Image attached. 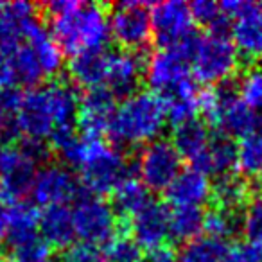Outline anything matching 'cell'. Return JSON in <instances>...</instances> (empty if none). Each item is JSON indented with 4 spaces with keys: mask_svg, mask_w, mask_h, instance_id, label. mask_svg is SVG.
<instances>
[{
    "mask_svg": "<svg viewBox=\"0 0 262 262\" xmlns=\"http://www.w3.org/2000/svg\"><path fill=\"white\" fill-rule=\"evenodd\" d=\"M79 113V95L69 83H49L29 88L13 119V133L24 139H51L58 129L72 127Z\"/></svg>",
    "mask_w": 262,
    "mask_h": 262,
    "instance_id": "obj_1",
    "label": "cell"
},
{
    "mask_svg": "<svg viewBox=\"0 0 262 262\" xmlns=\"http://www.w3.org/2000/svg\"><path fill=\"white\" fill-rule=\"evenodd\" d=\"M165 124L164 101L153 92H135L115 106L106 133L117 146H147L160 139Z\"/></svg>",
    "mask_w": 262,
    "mask_h": 262,
    "instance_id": "obj_2",
    "label": "cell"
},
{
    "mask_svg": "<svg viewBox=\"0 0 262 262\" xmlns=\"http://www.w3.org/2000/svg\"><path fill=\"white\" fill-rule=\"evenodd\" d=\"M52 29L63 52L72 56L88 51H104L112 38L110 15L101 4L72 2L65 13L52 16Z\"/></svg>",
    "mask_w": 262,
    "mask_h": 262,
    "instance_id": "obj_3",
    "label": "cell"
},
{
    "mask_svg": "<svg viewBox=\"0 0 262 262\" xmlns=\"http://www.w3.org/2000/svg\"><path fill=\"white\" fill-rule=\"evenodd\" d=\"M72 167L81 172V182L94 196L113 192L129 178V164L124 155L101 137H81V147Z\"/></svg>",
    "mask_w": 262,
    "mask_h": 262,
    "instance_id": "obj_4",
    "label": "cell"
},
{
    "mask_svg": "<svg viewBox=\"0 0 262 262\" xmlns=\"http://www.w3.org/2000/svg\"><path fill=\"white\" fill-rule=\"evenodd\" d=\"M198 106L200 112L226 137L237 135L243 139L257 127L262 119V115L255 113L241 101L237 88L228 81L210 90L200 92Z\"/></svg>",
    "mask_w": 262,
    "mask_h": 262,
    "instance_id": "obj_5",
    "label": "cell"
},
{
    "mask_svg": "<svg viewBox=\"0 0 262 262\" xmlns=\"http://www.w3.org/2000/svg\"><path fill=\"white\" fill-rule=\"evenodd\" d=\"M192 72L203 83H226L239 69V51L226 33L198 36L189 58Z\"/></svg>",
    "mask_w": 262,
    "mask_h": 262,
    "instance_id": "obj_6",
    "label": "cell"
},
{
    "mask_svg": "<svg viewBox=\"0 0 262 262\" xmlns=\"http://www.w3.org/2000/svg\"><path fill=\"white\" fill-rule=\"evenodd\" d=\"M72 221L76 237L86 246L95 248L115 239L117 212L113 205L99 196H81L72 208Z\"/></svg>",
    "mask_w": 262,
    "mask_h": 262,
    "instance_id": "obj_7",
    "label": "cell"
},
{
    "mask_svg": "<svg viewBox=\"0 0 262 262\" xmlns=\"http://www.w3.org/2000/svg\"><path fill=\"white\" fill-rule=\"evenodd\" d=\"M153 34L164 49H180L189 56L196 33L189 4L182 0H165L151 8Z\"/></svg>",
    "mask_w": 262,
    "mask_h": 262,
    "instance_id": "obj_8",
    "label": "cell"
},
{
    "mask_svg": "<svg viewBox=\"0 0 262 262\" xmlns=\"http://www.w3.org/2000/svg\"><path fill=\"white\" fill-rule=\"evenodd\" d=\"M110 31L124 51H140L153 38L151 9L142 2H119L110 15Z\"/></svg>",
    "mask_w": 262,
    "mask_h": 262,
    "instance_id": "obj_9",
    "label": "cell"
},
{
    "mask_svg": "<svg viewBox=\"0 0 262 262\" xmlns=\"http://www.w3.org/2000/svg\"><path fill=\"white\" fill-rule=\"evenodd\" d=\"M182 155L171 140L158 139L144 146L139 157L140 182L147 190H167L174 182L176 176L182 172Z\"/></svg>",
    "mask_w": 262,
    "mask_h": 262,
    "instance_id": "obj_10",
    "label": "cell"
},
{
    "mask_svg": "<svg viewBox=\"0 0 262 262\" xmlns=\"http://www.w3.org/2000/svg\"><path fill=\"white\" fill-rule=\"evenodd\" d=\"M38 164L20 146H0V196L9 203H18L36 178Z\"/></svg>",
    "mask_w": 262,
    "mask_h": 262,
    "instance_id": "obj_11",
    "label": "cell"
},
{
    "mask_svg": "<svg viewBox=\"0 0 262 262\" xmlns=\"http://www.w3.org/2000/svg\"><path fill=\"white\" fill-rule=\"evenodd\" d=\"M77 180L65 165L49 164L36 172L31 196L34 203L43 208L65 207V203L77 196Z\"/></svg>",
    "mask_w": 262,
    "mask_h": 262,
    "instance_id": "obj_12",
    "label": "cell"
},
{
    "mask_svg": "<svg viewBox=\"0 0 262 262\" xmlns=\"http://www.w3.org/2000/svg\"><path fill=\"white\" fill-rule=\"evenodd\" d=\"M36 6L29 2H2L0 4V52L9 54L26 43L34 29L40 26Z\"/></svg>",
    "mask_w": 262,
    "mask_h": 262,
    "instance_id": "obj_13",
    "label": "cell"
},
{
    "mask_svg": "<svg viewBox=\"0 0 262 262\" xmlns=\"http://www.w3.org/2000/svg\"><path fill=\"white\" fill-rule=\"evenodd\" d=\"M169 208L160 201H153L129 217V232L137 246L153 248L165 244L169 237Z\"/></svg>",
    "mask_w": 262,
    "mask_h": 262,
    "instance_id": "obj_14",
    "label": "cell"
},
{
    "mask_svg": "<svg viewBox=\"0 0 262 262\" xmlns=\"http://www.w3.org/2000/svg\"><path fill=\"white\" fill-rule=\"evenodd\" d=\"M146 70V61L140 58L139 52L119 51L108 54V69H106V88L113 95L135 94L140 79Z\"/></svg>",
    "mask_w": 262,
    "mask_h": 262,
    "instance_id": "obj_15",
    "label": "cell"
},
{
    "mask_svg": "<svg viewBox=\"0 0 262 262\" xmlns=\"http://www.w3.org/2000/svg\"><path fill=\"white\" fill-rule=\"evenodd\" d=\"M115 112V95L106 86L92 88L79 101L77 122L84 137H101L108 129L110 119Z\"/></svg>",
    "mask_w": 262,
    "mask_h": 262,
    "instance_id": "obj_16",
    "label": "cell"
},
{
    "mask_svg": "<svg viewBox=\"0 0 262 262\" xmlns=\"http://www.w3.org/2000/svg\"><path fill=\"white\" fill-rule=\"evenodd\" d=\"M232 41L244 56H262V4L244 2L233 16Z\"/></svg>",
    "mask_w": 262,
    "mask_h": 262,
    "instance_id": "obj_17",
    "label": "cell"
},
{
    "mask_svg": "<svg viewBox=\"0 0 262 262\" xmlns=\"http://www.w3.org/2000/svg\"><path fill=\"white\" fill-rule=\"evenodd\" d=\"M165 192L172 208H201V205L210 200L212 185L208 182V176L201 174L196 169H187L176 176Z\"/></svg>",
    "mask_w": 262,
    "mask_h": 262,
    "instance_id": "obj_18",
    "label": "cell"
},
{
    "mask_svg": "<svg viewBox=\"0 0 262 262\" xmlns=\"http://www.w3.org/2000/svg\"><path fill=\"white\" fill-rule=\"evenodd\" d=\"M192 169L205 176H228L233 167H237V144L226 135H215L198 158H194Z\"/></svg>",
    "mask_w": 262,
    "mask_h": 262,
    "instance_id": "obj_19",
    "label": "cell"
},
{
    "mask_svg": "<svg viewBox=\"0 0 262 262\" xmlns=\"http://www.w3.org/2000/svg\"><path fill=\"white\" fill-rule=\"evenodd\" d=\"M108 54L104 51H88L72 56L69 63V74L79 86L88 90L99 88L106 81V69H108Z\"/></svg>",
    "mask_w": 262,
    "mask_h": 262,
    "instance_id": "obj_20",
    "label": "cell"
},
{
    "mask_svg": "<svg viewBox=\"0 0 262 262\" xmlns=\"http://www.w3.org/2000/svg\"><path fill=\"white\" fill-rule=\"evenodd\" d=\"M40 235L52 248H67L76 239L72 210L67 207H49L40 214Z\"/></svg>",
    "mask_w": 262,
    "mask_h": 262,
    "instance_id": "obj_21",
    "label": "cell"
},
{
    "mask_svg": "<svg viewBox=\"0 0 262 262\" xmlns=\"http://www.w3.org/2000/svg\"><path fill=\"white\" fill-rule=\"evenodd\" d=\"M34 235H40V212L27 201L13 203L8 208V244L13 248Z\"/></svg>",
    "mask_w": 262,
    "mask_h": 262,
    "instance_id": "obj_22",
    "label": "cell"
},
{
    "mask_svg": "<svg viewBox=\"0 0 262 262\" xmlns=\"http://www.w3.org/2000/svg\"><path fill=\"white\" fill-rule=\"evenodd\" d=\"M210 139L212 135L207 124H203L198 119H192L176 126L171 142L174 144V147L182 155V158H189L192 162L194 158H198L203 153V149L208 146Z\"/></svg>",
    "mask_w": 262,
    "mask_h": 262,
    "instance_id": "obj_23",
    "label": "cell"
},
{
    "mask_svg": "<svg viewBox=\"0 0 262 262\" xmlns=\"http://www.w3.org/2000/svg\"><path fill=\"white\" fill-rule=\"evenodd\" d=\"M26 43L31 45L33 51L36 52L38 59H40L41 67H43L45 76H54V74H58L61 70L63 51L58 45V41H56V38L41 24L31 33Z\"/></svg>",
    "mask_w": 262,
    "mask_h": 262,
    "instance_id": "obj_24",
    "label": "cell"
},
{
    "mask_svg": "<svg viewBox=\"0 0 262 262\" xmlns=\"http://www.w3.org/2000/svg\"><path fill=\"white\" fill-rule=\"evenodd\" d=\"M11 63L13 74H15V83H22L26 86L34 88L45 77L43 67L38 59L36 52L27 43H22L13 52L6 54Z\"/></svg>",
    "mask_w": 262,
    "mask_h": 262,
    "instance_id": "obj_25",
    "label": "cell"
},
{
    "mask_svg": "<svg viewBox=\"0 0 262 262\" xmlns=\"http://www.w3.org/2000/svg\"><path fill=\"white\" fill-rule=\"evenodd\" d=\"M237 167L246 176H260L262 171V119L253 131L237 144Z\"/></svg>",
    "mask_w": 262,
    "mask_h": 262,
    "instance_id": "obj_26",
    "label": "cell"
},
{
    "mask_svg": "<svg viewBox=\"0 0 262 262\" xmlns=\"http://www.w3.org/2000/svg\"><path fill=\"white\" fill-rule=\"evenodd\" d=\"M203 219L205 214L201 212V208H172L169 212V235L189 243L200 237V233L203 232Z\"/></svg>",
    "mask_w": 262,
    "mask_h": 262,
    "instance_id": "obj_27",
    "label": "cell"
},
{
    "mask_svg": "<svg viewBox=\"0 0 262 262\" xmlns=\"http://www.w3.org/2000/svg\"><path fill=\"white\" fill-rule=\"evenodd\" d=\"M226 244L223 241L200 235L189 241L178 251L180 262H223L226 255Z\"/></svg>",
    "mask_w": 262,
    "mask_h": 262,
    "instance_id": "obj_28",
    "label": "cell"
},
{
    "mask_svg": "<svg viewBox=\"0 0 262 262\" xmlns=\"http://www.w3.org/2000/svg\"><path fill=\"white\" fill-rule=\"evenodd\" d=\"M113 201H115V207L120 214L133 215L144 208L149 203V192H147L146 185H144L140 180L137 178H126L115 190H113Z\"/></svg>",
    "mask_w": 262,
    "mask_h": 262,
    "instance_id": "obj_29",
    "label": "cell"
},
{
    "mask_svg": "<svg viewBox=\"0 0 262 262\" xmlns=\"http://www.w3.org/2000/svg\"><path fill=\"white\" fill-rule=\"evenodd\" d=\"M212 198L217 203V208L233 212L241 205L246 203L248 185L237 176H223V178H217L215 185L212 187Z\"/></svg>",
    "mask_w": 262,
    "mask_h": 262,
    "instance_id": "obj_30",
    "label": "cell"
},
{
    "mask_svg": "<svg viewBox=\"0 0 262 262\" xmlns=\"http://www.w3.org/2000/svg\"><path fill=\"white\" fill-rule=\"evenodd\" d=\"M239 228H241V219L235 217V214L232 210L214 208V210H208L205 214L203 232L207 233V237H212V239H217L225 243Z\"/></svg>",
    "mask_w": 262,
    "mask_h": 262,
    "instance_id": "obj_31",
    "label": "cell"
},
{
    "mask_svg": "<svg viewBox=\"0 0 262 262\" xmlns=\"http://www.w3.org/2000/svg\"><path fill=\"white\" fill-rule=\"evenodd\" d=\"M192 18L208 27L210 33H226L230 18L223 13L221 4H215L210 0H196L189 4Z\"/></svg>",
    "mask_w": 262,
    "mask_h": 262,
    "instance_id": "obj_32",
    "label": "cell"
},
{
    "mask_svg": "<svg viewBox=\"0 0 262 262\" xmlns=\"http://www.w3.org/2000/svg\"><path fill=\"white\" fill-rule=\"evenodd\" d=\"M241 230L248 243L262 246V194L253 196L241 215Z\"/></svg>",
    "mask_w": 262,
    "mask_h": 262,
    "instance_id": "obj_33",
    "label": "cell"
},
{
    "mask_svg": "<svg viewBox=\"0 0 262 262\" xmlns=\"http://www.w3.org/2000/svg\"><path fill=\"white\" fill-rule=\"evenodd\" d=\"M13 250L15 262H51L52 246L41 235H34L24 243L16 244Z\"/></svg>",
    "mask_w": 262,
    "mask_h": 262,
    "instance_id": "obj_34",
    "label": "cell"
},
{
    "mask_svg": "<svg viewBox=\"0 0 262 262\" xmlns=\"http://www.w3.org/2000/svg\"><path fill=\"white\" fill-rule=\"evenodd\" d=\"M237 92L244 104L255 113L262 112V70L253 69L244 72L237 84Z\"/></svg>",
    "mask_w": 262,
    "mask_h": 262,
    "instance_id": "obj_35",
    "label": "cell"
},
{
    "mask_svg": "<svg viewBox=\"0 0 262 262\" xmlns=\"http://www.w3.org/2000/svg\"><path fill=\"white\" fill-rule=\"evenodd\" d=\"M102 258L104 262H140V250L133 241L113 239L106 246Z\"/></svg>",
    "mask_w": 262,
    "mask_h": 262,
    "instance_id": "obj_36",
    "label": "cell"
},
{
    "mask_svg": "<svg viewBox=\"0 0 262 262\" xmlns=\"http://www.w3.org/2000/svg\"><path fill=\"white\" fill-rule=\"evenodd\" d=\"M223 262H262V246L251 243H239L228 248Z\"/></svg>",
    "mask_w": 262,
    "mask_h": 262,
    "instance_id": "obj_37",
    "label": "cell"
},
{
    "mask_svg": "<svg viewBox=\"0 0 262 262\" xmlns=\"http://www.w3.org/2000/svg\"><path fill=\"white\" fill-rule=\"evenodd\" d=\"M61 262H104L102 253L97 251L94 246H86V244H79L74 246L63 255Z\"/></svg>",
    "mask_w": 262,
    "mask_h": 262,
    "instance_id": "obj_38",
    "label": "cell"
},
{
    "mask_svg": "<svg viewBox=\"0 0 262 262\" xmlns=\"http://www.w3.org/2000/svg\"><path fill=\"white\" fill-rule=\"evenodd\" d=\"M147 262H180L178 251L169 244H160L147 251Z\"/></svg>",
    "mask_w": 262,
    "mask_h": 262,
    "instance_id": "obj_39",
    "label": "cell"
},
{
    "mask_svg": "<svg viewBox=\"0 0 262 262\" xmlns=\"http://www.w3.org/2000/svg\"><path fill=\"white\" fill-rule=\"evenodd\" d=\"M13 83H15V74H13L9 58L0 52V90L11 88Z\"/></svg>",
    "mask_w": 262,
    "mask_h": 262,
    "instance_id": "obj_40",
    "label": "cell"
},
{
    "mask_svg": "<svg viewBox=\"0 0 262 262\" xmlns=\"http://www.w3.org/2000/svg\"><path fill=\"white\" fill-rule=\"evenodd\" d=\"M8 232V208L0 205V239L6 237Z\"/></svg>",
    "mask_w": 262,
    "mask_h": 262,
    "instance_id": "obj_41",
    "label": "cell"
},
{
    "mask_svg": "<svg viewBox=\"0 0 262 262\" xmlns=\"http://www.w3.org/2000/svg\"><path fill=\"white\" fill-rule=\"evenodd\" d=\"M6 126H8V113L2 110V106H0V135L4 133Z\"/></svg>",
    "mask_w": 262,
    "mask_h": 262,
    "instance_id": "obj_42",
    "label": "cell"
},
{
    "mask_svg": "<svg viewBox=\"0 0 262 262\" xmlns=\"http://www.w3.org/2000/svg\"><path fill=\"white\" fill-rule=\"evenodd\" d=\"M0 262H15V260H13V258H6V257H2V258H0Z\"/></svg>",
    "mask_w": 262,
    "mask_h": 262,
    "instance_id": "obj_43",
    "label": "cell"
},
{
    "mask_svg": "<svg viewBox=\"0 0 262 262\" xmlns=\"http://www.w3.org/2000/svg\"><path fill=\"white\" fill-rule=\"evenodd\" d=\"M260 70H262V56H260Z\"/></svg>",
    "mask_w": 262,
    "mask_h": 262,
    "instance_id": "obj_44",
    "label": "cell"
},
{
    "mask_svg": "<svg viewBox=\"0 0 262 262\" xmlns=\"http://www.w3.org/2000/svg\"><path fill=\"white\" fill-rule=\"evenodd\" d=\"M260 176H262V171H260Z\"/></svg>",
    "mask_w": 262,
    "mask_h": 262,
    "instance_id": "obj_45",
    "label": "cell"
}]
</instances>
